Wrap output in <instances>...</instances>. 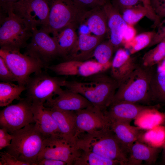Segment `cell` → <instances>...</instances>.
Instances as JSON below:
<instances>
[{
  "label": "cell",
  "instance_id": "ee69618b",
  "mask_svg": "<svg viewBox=\"0 0 165 165\" xmlns=\"http://www.w3.org/2000/svg\"><path fill=\"white\" fill-rule=\"evenodd\" d=\"M163 156L164 158L165 157V144L163 146Z\"/></svg>",
  "mask_w": 165,
  "mask_h": 165
},
{
  "label": "cell",
  "instance_id": "f1b7e54d",
  "mask_svg": "<svg viewBox=\"0 0 165 165\" xmlns=\"http://www.w3.org/2000/svg\"><path fill=\"white\" fill-rule=\"evenodd\" d=\"M115 50L113 46L109 40L102 41L95 49L92 56L95 61L100 64L110 68L112 55Z\"/></svg>",
  "mask_w": 165,
  "mask_h": 165
},
{
  "label": "cell",
  "instance_id": "836d02e7",
  "mask_svg": "<svg viewBox=\"0 0 165 165\" xmlns=\"http://www.w3.org/2000/svg\"><path fill=\"white\" fill-rule=\"evenodd\" d=\"M79 6L86 11L95 8L103 6L108 0H73Z\"/></svg>",
  "mask_w": 165,
  "mask_h": 165
},
{
  "label": "cell",
  "instance_id": "ffe728a7",
  "mask_svg": "<svg viewBox=\"0 0 165 165\" xmlns=\"http://www.w3.org/2000/svg\"><path fill=\"white\" fill-rule=\"evenodd\" d=\"M32 108L35 123L46 140L61 134L54 119L43 105L32 104Z\"/></svg>",
  "mask_w": 165,
  "mask_h": 165
},
{
  "label": "cell",
  "instance_id": "7bdbcfd3",
  "mask_svg": "<svg viewBox=\"0 0 165 165\" xmlns=\"http://www.w3.org/2000/svg\"><path fill=\"white\" fill-rule=\"evenodd\" d=\"M11 134L6 128L1 127L0 129V139L8 136Z\"/></svg>",
  "mask_w": 165,
  "mask_h": 165
},
{
  "label": "cell",
  "instance_id": "f6af8a7d",
  "mask_svg": "<svg viewBox=\"0 0 165 165\" xmlns=\"http://www.w3.org/2000/svg\"><path fill=\"white\" fill-rule=\"evenodd\" d=\"M163 163L165 164V157L163 158Z\"/></svg>",
  "mask_w": 165,
  "mask_h": 165
},
{
  "label": "cell",
  "instance_id": "7402d4cb",
  "mask_svg": "<svg viewBox=\"0 0 165 165\" xmlns=\"http://www.w3.org/2000/svg\"><path fill=\"white\" fill-rule=\"evenodd\" d=\"M109 127L118 140L130 149L145 132L140 127L131 126L130 122L125 121L110 122Z\"/></svg>",
  "mask_w": 165,
  "mask_h": 165
},
{
  "label": "cell",
  "instance_id": "bcb514c9",
  "mask_svg": "<svg viewBox=\"0 0 165 165\" xmlns=\"http://www.w3.org/2000/svg\"><path fill=\"white\" fill-rule=\"evenodd\" d=\"M163 126H164L165 127V123L163 125Z\"/></svg>",
  "mask_w": 165,
  "mask_h": 165
},
{
  "label": "cell",
  "instance_id": "cb8c5ba5",
  "mask_svg": "<svg viewBox=\"0 0 165 165\" xmlns=\"http://www.w3.org/2000/svg\"><path fill=\"white\" fill-rule=\"evenodd\" d=\"M86 25L94 35L104 37L108 31L106 16L103 6L86 12L81 24Z\"/></svg>",
  "mask_w": 165,
  "mask_h": 165
},
{
  "label": "cell",
  "instance_id": "4316f807",
  "mask_svg": "<svg viewBox=\"0 0 165 165\" xmlns=\"http://www.w3.org/2000/svg\"><path fill=\"white\" fill-rule=\"evenodd\" d=\"M26 86L11 82H0V106L6 107L13 101H20L23 98L20 96L25 90Z\"/></svg>",
  "mask_w": 165,
  "mask_h": 165
},
{
  "label": "cell",
  "instance_id": "d6a6232c",
  "mask_svg": "<svg viewBox=\"0 0 165 165\" xmlns=\"http://www.w3.org/2000/svg\"><path fill=\"white\" fill-rule=\"evenodd\" d=\"M0 80L2 82H16L15 76L1 57H0Z\"/></svg>",
  "mask_w": 165,
  "mask_h": 165
},
{
  "label": "cell",
  "instance_id": "4dcf8cb0",
  "mask_svg": "<svg viewBox=\"0 0 165 165\" xmlns=\"http://www.w3.org/2000/svg\"><path fill=\"white\" fill-rule=\"evenodd\" d=\"M156 31H149L137 35L130 42L124 46L131 55L134 54L147 47L151 42Z\"/></svg>",
  "mask_w": 165,
  "mask_h": 165
},
{
  "label": "cell",
  "instance_id": "9c48e42d",
  "mask_svg": "<svg viewBox=\"0 0 165 165\" xmlns=\"http://www.w3.org/2000/svg\"><path fill=\"white\" fill-rule=\"evenodd\" d=\"M80 151L75 138L61 134L45 140L37 163L43 159H52L64 162L67 165H73Z\"/></svg>",
  "mask_w": 165,
  "mask_h": 165
},
{
  "label": "cell",
  "instance_id": "d4e9b609",
  "mask_svg": "<svg viewBox=\"0 0 165 165\" xmlns=\"http://www.w3.org/2000/svg\"><path fill=\"white\" fill-rule=\"evenodd\" d=\"M77 28L75 25H69L53 35V37L57 44L59 56L64 59L73 49L77 42L78 38L76 32Z\"/></svg>",
  "mask_w": 165,
  "mask_h": 165
},
{
  "label": "cell",
  "instance_id": "ac0fdd59",
  "mask_svg": "<svg viewBox=\"0 0 165 165\" xmlns=\"http://www.w3.org/2000/svg\"><path fill=\"white\" fill-rule=\"evenodd\" d=\"M104 37L79 33L73 49L65 61H86L92 57L96 46L103 41Z\"/></svg>",
  "mask_w": 165,
  "mask_h": 165
},
{
  "label": "cell",
  "instance_id": "e0dca14e",
  "mask_svg": "<svg viewBox=\"0 0 165 165\" xmlns=\"http://www.w3.org/2000/svg\"><path fill=\"white\" fill-rule=\"evenodd\" d=\"M103 8L106 16L108 31L110 33L109 40L116 50L123 45V34L127 24L112 4L108 2Z\"/></svg>",
  "mask_w": 165,
  "mask_h": 165
},
{
  "label": "cell",
  "instance_id": "60d3db41",
  "mask_svg": "<svg viewBox=\"0 0 165 165\" xmlns=\"http://www.w3.org/2000/svg\"><path fill=\"white\" fill-rule=\"evenodd\" d=\"M67 165L63 161L52 159H45L38 162L37 165Z\"/></svg>",
  "mask_w": 165,
  "mask_h": 165
},
{
  "label": "cell",
  "instance_id": "7c38bea8",
  "mask_svg": "<svg viewBox=\"0 0 165 165\" xmlns=\"http://www.w3.org/2000/svg\"><path fill=\"white\" fill-rule=\"evenodd\" d=\"M49 10L46 0H19L12 9L15 14L27 21L33 28L46 26Z\"/></svg>",
  "mask_w": 165,
  "mask_h": 165
},
{
  "label": "cell",
  "instance_id": "f546056e",
  "mask_svg": "<svg viewBox=\"0 0 165 165\" xmlns=\"http://www.w3.org/2000/svg\"><path fill=\"white\" fill-rule=\"evenodd\" d=\"M156 45L143 56L141 64L143 66L153 67L165 59V39Z\"/></svg>",
  "mask_w": 165,
  "mask_h": 165
},
{
  "label": "cell",
  "instance_id": "8d00e7d4",
  "mask_svg": "<svg viewBox=\"0 0 165 165\" xmlns=\"http://www.w3.org/2000/svg\"><path fill=\"white\" fill-rule=\"evenodd\" d=\"M154 13L160 19L165 18V0H150Z\"/></svg>",
  "mask_w": 165,
  "mask_h": 165
},
{
  "label": "cell",
  "instance_id": "277c9868",
  "mask_svg": "<svg viewBox=\"0 0 165 165\" xmlns=\"http://www.w3.org/2000/svg\"><path fill=\"white\" fill-rule=\"evenodd\" d=\"M11 134L12 139L7 151L29 165H37L38 156L46 139L36 124L28 125Z\"/></svg>",
  "mask_w": 165,
  "mask_h": 165
},
{
  "label": "cell",
  "instance_id": "603a6c76",
  "mask_svg": "<svg viewBox=\"0 0 165 165\" xmlns=\"http://www.w3.org/2000/svg\"><path fill=\"white\" fill-rule=\"evenodd\" d=\"M45 108L55 120L61 134L64 136L75 138L77 128L75 112Z\"/></svg>",
  "mask_w": 165,
  "mask_h": 165
},
{
  "label": "cell",
  "instance_id": "3957f363",
  "mask_svg": "<svg viewBox=\"0 0 165 165\" xmlns=\"http://www.w3.org/2000/svg\"><path fill=\"white\" fill-rule=\"evenodd\" d=\"M154 66L138 64L119 84L112 103L123 101L150 105V83Z\"/></svg>",
  "mask_w": 165,
  "mask_h": 165
},
{
  "label": "cell",
  "instance_id": "d6986e66",
  "mask_svg": "<svg viewBox=\"0 0 165 165\" xmlns=\"http://www.w3.org/2000/svg\"><path fill=\"white\" fill-rule=\"evenodd\" d=\"M129 51L120 48L116 51L112 58L110 76L119 84L139 64L136 62Z\"/></svg>",
  "mask_w": 165,
  "mask_h": 165
},
{
  "label": "cell",
  "instance_id": "d590c367",
  "mask_svg": "<svg viewBox=\"0 0 165 165\" xmlns=\"http://www.w3.org/2000/svg\"><path fill=\"white\" fill-rule=\"evenodd\" d=\"M140 0H113L112 4L121 14L125 9L137 5Z\"/></svg>",
  "mask_w": 165,
  "mask_h": 165
},
{
  "label": "cell",
  "instance_id": "30bf717a",
  "mask_svg": "<svg viewBox=\"0 0 165 165\" xmlns=\"http://www.w3.org/2000/svg\"><path fill=\"white\" fill-rule=\"evenodd\" d=\"M35 123L32 103L27 97L15 104L8 105L0 111V126L12 134L29 124Z\"/></svg>",
  "mask_w": 165,
  "mask_h": 165
},
{
  "label": "cell",
  "instance_id": "b9f144b4",
  "mask_svg": "<svg viewBox=\"0 0 165 165\" xmlns=\"http://www.w3.org/2000/svg\"><path fill=\"white\" fill-rule=\"evenodd\" d=\"M12 139V136L10 135L0 139V150L9 146Z\"/></svg>",
  "mask_w": 165,
  "mask_h": 165
},
{
  "label": "cell",
  "instance_id": "1f68e13d",
  "mask_svg": "<svg viewBox=\"0 0 165 165\" xmlns=\"http://www.w3.org/2000/svg\"><path fill=\"white\" fill-rule=\"evenodd\" d=\"M121 14L127 24L134 26L145 16H147L151 17L148 9L144 6L140 5L125 9Z\"/></svg>",
  "mask_w": 165,
  "mask_h": 165
},
{
  "label": "cell",
  "instance_id": "4fadbf2b",
  "mask_svg": "<svg viewBox=\"0 0 165 165\" xmlns=\"http://www.w3.org/2000/svg\"><path fill=\"white\" fill-rule=\"evenodd\" d=\"M60 75L87 77L102 73L108 68L94 60H67L46 67Z\"/></svg>",
  "mask_w": 165,
  "mask_h": 165
},
{
  "label": "cell",
  "instance_id": "e575fe53",
  "mask_svg": "<svg viewBox=\"0 0 165 165\" xmlns=\"http://www.w3.org/2000/svg\"><path fill=\"white\" fill-rule=\"evenodd\" d=\"M0 165H29L18 160L7 151L0 152Z\"/></svg>",
  "mask_w": 165,
  "mask_h": 165
},
{
  "label": "cell",
  "instance_id": "52a82bcc",
  "mask_svg": "<svg viewBox=\"0 0 165 165\" xmlns=\"http://www.w3.org/2000/svg\"><path fill=\"white\" fill-rule=\"evenodd\" d=\"M65 79L50 76L42 70L30 77L25 86L26 97L33 104L43 105L58 95Z\"/></svg>",
  "mask_w": 165,
  "mask_h": 165
},
{
  "label": "cell",
  "instance_id": "8fae6325",
  "mask_svg": "<svg viewBox=\"0 0 165 165\" xmlns=\"http://www.w3.org/2000/svg\"><path fill=\"white\" fill-rule=\"evenodd\" d=\"M24 54L41 62L46 67L49 63L59 56L56 41L49 34L42 28H33L31 42L25 48Z\"/></svg>",
  "mask_w": 165,
  "mask_h": 165
},
{
  "label": "cell",
  "instance_id": "484cf974",
  "mask_svg": "<svg viewBox=\"0 0 165 165\" xmlns=\"http://www.w3.org/2000/svg\"><path fill=\"white\" fill-rule=\"evenodd\" d=\"M151 103L165 105V69H157L153 73L150 83Z\"/></svg>",
  "mask_w": 165,
  "mask_h": 165
},
{
  "label": "cell",
  "instance_id": "ab89813d",
  "mask_svg": "<svg viewBox=\"0 0 165 165\" xmlns=\"http://www.w3.org/2000/svg\"><path fill=\"white\" fill-rule=\"evenodd\" d=\"M19 0H0V17L7 15L12 11L13 4Z\"/></svg>",
  "mask_w": 165,
  "mask_h": 165
},
{
  "label": "cell",
  "instance_id": "44dd1931",
  "mask_svg": "<svg viewBox=\"0 0 165 165\" xmlns=\"http://www.w3.org/2000/svg\"><path fill=\"white\" fill-rule=\"evenodd\" d=\"M162 148L152 146L137 140L130 148L127 165H140L143 161L148 164H154Z\"/></svg>",
  "mask_w": 165,
  "mask_h": 165
},
{
  "label": "cell",
  "instance_id": "83f0119b",
  "mask_svg": "<svg viewBox=\"0 0 165 165\" xmlns=\"http://www.w3.org/2000/svg\"><path fill=\"white\" fill-rule=\"evenodd\" d=\"M80 150L73 165H121L118 161L106 158L93 152Z\"/></svg>",
  "mask_w": 165,
  "mask_h": 165
},
{
  "label": "cell",
  "instance_id": "5bb4252c",
  "mask_svg": "<svg viewBox=\"0 0 165 165\" xmlns=\"http://www.w3.org/2000/svg\"><path fill=\"white\" fill-rule=\"evenodd\" d=\"M77 131L79 134L97 131L109 126L108 119L105 112L93 105L75 111Z\"/></svg>",
  "mask_w": 165,
  "mask_h": 165
},
{
  "label": "cell",
  "instance_id": "5b68a950",
  "mask_svg": "<svg viewBox=\"0 0 165 165\" xmlns=\"http://www.w3.org/2000/svg\"><path fill=\"white\" fill-rule=\"evenodd\" d=\"M49 7L47 24L41 28L53 35L66 26L72 24L78 28L86 12L73 0H46Z\"/></svg>",
  "mask_w": 165,
  "mask_h": 165
},
{
  "label": "cell",
  "instance_id": "7a4b0ae2",
  "mask_svg": "<svg viewBox=\"0 0 165 165\" xmlns=\"http://www.w3.org/2000/svg\"><path fill=\"white\" fill-rule=\"evenodd\" d=\"M75 138L81 150L118 161L121 165H127L130 149L118 140L109 126L97 131L79 134Z\"/></svg>",
  "mask_w": 165,
  "mask_h": 165
},
{
  "label": "cell",
  "instance_id": "2e32d148",
  "mask_svg": "<svg viewBox=\"0 0 165 165\" xmlns=\"http://www.w3.org/2000/svg\"><path fill=\"white\" fill-rule=\"evenodd\" d=\"M92 105L80 94L66 89L63 90L57 97L44 104L46 107L75 111Z\"/></svg>",
  "mask_w": 165,
  "mask_h": 165
},
{
  "label": "cell",
  "instance_id": "6da1fadb",
  "mask_svg": "<svg viewBox=\"0 0 165 165\" xmlns=\"http://www.w3.org/2000/svg\"><path fill=\"white\" fill-rule=\"evenodd\" d=\"M85 81H67L63 87L78 93L104 112L111 104L119 83L111 76L102 73L87 77Z\"/></svg>",
  "mask_w": 165,
  "mask_h": 165
},
{
  "label": "cell",
  "instance_id": "ba28073f",
  "mask_svg": "<svg viewBox=\"0 0 165 165\" xmlns=\"http://www.w3.org/2000/svg\"><path fill=\"white\" fill-rule=\"evenodd\" d=\"M0 57L15 76L18 84L25 86L31 75L46 68L38 60L22 54L20 50L0 48Z\"/></svg>",
  "mask_w": 165,
  "mask_h": 165
},
{
  "label": "cell",
  "instance_id": "9a60e30c",
  "mask_svg": "<svg viewBox=\"0 0 165 165\" xmlns=\"http://www.w3.org/2000/svg\"><path fill=\"white\" fill-rule=\"evenodd\" d=\"M157 105H143L127 102H112L105 113L109 122L122 121L131 122L145 110Z\"/></svg>",
  "mask_w": 165,
  "mask_h": 165
},
{
  "label": "cell",
  "instance_id": "f35d334b",
  "mask_svg": "<svg viewBox=\"0 0 165 165\" xmlns=\"http://www.w3.org/2000/svg\"><path fill=\"white\" fill-rule=\"evenodd\" d=\"M137 35V31L134 25L127 24L123 33L122 38L123 45L130 42Z\"/></svg>",
  "mask_w": 165,
  "mask_h": 165
},
{
  "label": "cell",
  "instance_id": "74e56055",
  "mask_svg": "<svg viewBox=\"0 0 165 165\" xmlns=\"http://www.w3.org/2000/svg\"><path fill=\"white\" fill-rule=\"evenodd\" d=\"M158 29L148 47H152L165 39V18L158 25Z\"/></svg>",
  "mask_w": 165,
  "mask_h": 165
},
{
  "label": "cell",
  "instance_id": "8992f818",
  "mask_svg": "<svg viewBox=\"0 0 165 165\" xmlns=\"http://www.w3.org/2000/svg\"><path fill=\"white\" fill-rule=\"evenodd\" d=\"M33 28L27 21L12 11L0 17L1 48L17 50L25 48L32 36Z\"/></svg>",
  "mask_w": 165,
  "mask_h": 165
}]
</instances>
